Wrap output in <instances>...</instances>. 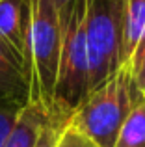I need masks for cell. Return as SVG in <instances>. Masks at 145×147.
<instances>
[{
  "mask_svg": "<svg viewBox=\"0 0 145 147\" xmlns=\"http://www.w3.org/2000/svg\"><path fill=\"white\" fill-rule=\"evenodd\" d=\"M54 147H95V145L91 144L82 132H78L72 125L67 123L65 129L62 130V134H60L58 140H56Z\"/></svg>",
  "mask_w": 145,
  "mask_h": 147,
  "instance_id": "4fadbf2b",
  "label": "cell"
},
{
  "mask_svg": "<svg viewBox=\"0 0 145 147\" xmlns=\"http://www.w3.org/2000/svg\"><path fill=\"white\" fill-rule=\"evenodd\" d=\"M127 65H121L106 82L91 90L71 112L69 125L82 132L95 147H113L123 121L140 97Z\"/></svg>",
  "mask_w": 145,
  "mask_h": 147,
  "instance_id": "6da1fadb",
  "label": "cell"
},
{
  "mask_svg": "<svg viewBox=\"0 0 145 147\" xmlns=\"http://www.w3.org/2000/svg\"><path fill=\"white\" fill-rule=\"evenodd\" d=\"M145 28V0H123V39L121 61H128L132 50Z\"/></svg>",
  "mask_w": 145,
  "mask_h": 147,
  "instance_id": "ba28073f",
  "label": "cell"
},
{
  "mask_svg": "<svg viewBox=\"0 0 145 147\" xmlns=\"http://www.w3.org/2000/svg\"><path fill=\"white\" fill-rule=\"evenodd\" d=\"M84 36L87 52V88L91 91L123 65V0H86Z\"/></svg>",
  "mask_w": 145,
  "mask_h": 147,
  "instance_id": "3957f363",
  "label": "cell"
},
{
  "mask_svg": "<svg viewBox=\"0 0 145 147\" xmlns=\"http://www.w3.org/2000/svg\"><path fill=\"white\" fill-rule=\"evenodd\" d=\"M52 6H54L56 13H58V19H60V28L65 26V22L69 21V17L72 15V11L76 9L78 4H82L84 0H50Z\"/></svg>",
  "mask_w": 145,
  "mask_h": 147,
  "instance_id": "5bb4252c",
  "label": "cell"
},
{
  "mask_svg": "<svg viewBox=\"0 0 145 147\" xmlns=\"http://www.w3.org/2000/svg\"><path fill=\"white\" fill-rule=\"evenodd\" d=\"M47 117L48 110H45L37 102H28L21 110L4 147H36V142Z\"/></svg>",
  "mask_w": 145,
  "mask_h": 147,
  "instance_id": "52a82bcc",
  "label": "cell"
},
{
  "mask_svg": "<svg viewBox=\"0 0 145 147\" xmlns=\"http://www.w3.org/2000/svg\"><path fill=\"white\" fill-rule=\"evenodd\" d=\"M30 84L22 60L0 39V99L28 104Z\"/></svg>",
  "mask_w": 145,
  "mask_h": 147,
  "instance_id": "8992f818",
  "label": "cell"
},
{
  "mask_svg": "<svg viewBox=\"0 0 145 147\" xmlns=\"http://www.w3.org/2000/svg\"><path fill=\"white\" fill-rule=\"evenodd\" d=\"M125 65L128 67V73H130L134 88L140 93L145 95V28H143L138 43H136L130 58H128V61Z\"/></svg>",
  "mask_w": 145,
  "mask_h": 147,
  "instance_id": "8fae6325",
  "label": "cell"
},
{
  "mask_svg": "<svg viewBox=\"0 0 145 147\" xmlns=\"http://www.w3.org/2000/svg\"><path fill=\"white\" fill-rule=\"evenodd\" d=\"M60 50H62V28L52 2L30 0L28 56H26L30 82L28 102H37L45 110L52 108Z\"/></svg>",
  "mask_w": 145,
  "mask_h": 147,
  "instance_id": "7a4b0ae2",
  "label": "cell"
},
{
  "mask_svg": "<svg viewBox=\"0 0 145 147\" xmlns=\"http://www.w3.org/2000/svg\"><path fill=\"white\" fill-rule=\"evenodd\" d=\"M84 9H86V0L76 6L69 21L62 28V50H60L52 108H58L69 115L89 91L87 88V52L86 36H84Z\"/></svg>",
  "mask_w": 145,
  "mask_h": 147,
  "instance_id": "277c9868",
  "label": "cell"
},
{
  "mask_svg": "<svg viewBox=\"0 0 145 147\" xmlns=\"http://www.w3.org/2000/svg\"><path fill=\"white\" fill-rule=\"evenodd\" d=\"M28 30L30 0H0V39L21 58L24 67L28 56Z\"/></svg>",
  "mask_w": 145,
  "mask_h": 147,
  "instance_id": "5b68a950",
  "label": "cell"
},
{
  "mask_svg": "<svg viewBox=\"0 0 145 147\" xmlns=\"http://www.w3.org/2000/svg\"><path fill=\"white\" fill-rule=\"evenodd\" d=\"M24 106L26 104H21L17 100L0 99V147H4L15 121L19 117V114H21V110Z\"/></svg>",
  "mask_w": 145,
  "mask_h": 147,
  "instance_id": "7c38bea8",
  "label": "cell"
},
{
  "mask_svg": "<svg viewBox=\"0 0 145 147\" xmlns=\"http://www.w3.org/2000/svg\"><path fill=\"white\" fill-rule=\"evenodd\" d=\"M113 147H145V95L134 100Z\"/></svg>",
  "mask_w": 145,
  "mask_h": 147,
  "instance_id": "9c48e42d",
  "label": "cell"
},
{
  "mask_svg": "<svg viewBox=\"0 0 145 147\" xmlns=\"http://www.w3.org/2000/svg\"><path fill=\"white\" fill-rule=\"evenodd\" d=\"M67 123H69V114L58 110V108H50L48 110V117L36 142V147H54L56 140L62 134V130L65 129Z\"/></svg>",
  "mask_w": 145,
  "mask_h": 147,
  "instance_id": "30bf717a",
  "label": "cell"
}]
</instances>
